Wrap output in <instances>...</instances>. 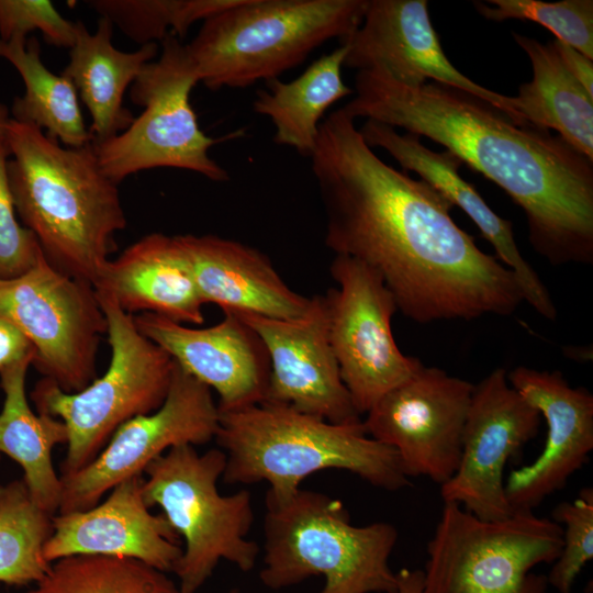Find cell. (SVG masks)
I'll use <instances>...</instances> for the list:
<instances>
[{
	"label": "cell",
	"instance_id": "cell-1",
	"mask_svg": "<svg viewBox=\"0 0 593 593\" xmlns=\"http://www.w3.org/2000/svg\"><path fill=\"white\" fill-rule=\"evenodd\" d=\"M309 158L325 245L376 270L404 316L421 324L508 316L524 302L515 275L458 226L454 205L380 159L343 107L321 122Z\"/></svg>",
	"mask_w": 593,
	"mask_h": 593
},
{
	"label": "cell",
	"instance_id": "cell-2",
	"mask_svg": "<svg viewBox=\"0 0 593 593\" xmlns=\"http://www.w3.org/2000/svg\"><path fill=\"white\" fill-rule=\"evenodd\" d=\"M343 109L427 137L494 182L526 219L534 250L552 266L593 264V161L559 135L518 125L490 103L430 81L404 86L359 70Z\"/></svg>",
	"mask_w": 593,
	"mask_h": 593
},
{
	"label": "cell",
	"instance_id": "cell-3",
	"mask_svg": "<svg viewBox=\"0 0 593 593\" xmlns=\"http://www.w3.org/2000/svg\"><path fill=\"white\" fill-rule=\"evenodd\" d=\"M8 178L23 226L49 264L92 287L126 227L118 183L101 169L93 143L66 147L11 118Z\"/></svg>",
	"mask_w": 593,
	"mask_h": 593
},
{
	"label": "cell",
	"instance_id": "cell-4",
	"mask_svg": "<svg viewBox=\"0 0 593 593\" xmlns=\"http://www.w3.org/2000/svg\"><path fill=\"white\" fill-rule=\"evenodd\" d=\"M215 439L226 456L227 484L268 483L266 500L286 502L311 474L346 470L373 486L410 485L396 451L358 423L338 424L272 402L220 412Z\"/></svg>",
	"mask_w": 593,
	"mask_h": 593
},
{
	"label": "cell",
	"instance_id": "cell-5",
	"mask_svg": "<svg viewBox=\"0 0 593 593\" xmlns=\"http://www.w3.org/2000/svg\"><path fill=\"white\" fill-rule=\"evenodd\" d=\"M368 0H238L203 21L186 45L211 90L270 81L360 25Z\"/></svg>",
	"mask_w": 593,
	"mask_h": 593
},
{
	"label": "cell",
	"instance_id": "cell-6",
	"mask_svg": "<svg viewBox=\"0 0 593 593\" xmlns=\"http://www.w3.org/2000/svg\"><path fill=\"white\" fill-rule=\"evenodd\" d=\"M261 583L271 590L323 575L318 593H398L389 559L394 525L355 526L343 502L300 489L286 502L266 500Z\"/></svg>",
	"mask_w": 593,
	"mask_h": 593
},
{
	"label": "cell",
	"instance_id": "cell-7",
	"mask_svg": "<svg viewBox=\"0 0 593 593\" xmlns=\"http://www.w3.org/2000/svg\"><path fill=\"white\" fill-rule=\"evenodd\" d=\"M96 294L111 347L107 371L79 392H65L43 378L31 393L37 413L66 425L67 451L60 475L91 462L122 424L159 409L174 376V359L137 329L134 315L109 295Z\"/></svg>",
	"mask_w": 593,
	"mask_h": 593
},
{
	"label": "cell",
	"instance_id": "cell-8",
	"mask_svg": "<svg viewBox=\"0 0 593 593\" xmlns=\"http://www.w3.org/2000/svg\"><path fill=\"white\" fill-rule=\"evenodd\" d=\"M226 456L222 449L199 454L192 445L174 447L144 470L143 494L147 506H159L183 542L174 573L181 593H195L221 560L239 570L254 569L259 555L247 539L254 522L250 493L222 495L217 480Z\"/></svg>",
	"mask_w": 593,
	"mask_h": 593
},
{
	"label": "cell",
	"instance_id": "cell-9",
	"mask_svg": "<svg viewBox=\"0 0 593 593\" xmlns=\"http://www.w3.org/2000/svg\"><path fill=\"white\" fill-rule=\"evenodd\" d=\"M562 533L533 511L484 521L444 503L427 544L422 593H547V577L532 569L558 558Z\"/></svg>",
	"mask_w": 593,
	"mask_h": 593
},
{
	"label": "cell",
	"instance_id": "cell-10",
	"mask_svg": "<svg viewBox=\"0 0 593 593\" xmlns=\"http://www.w3.org/2000/svg\"><path fill=\"white\" fill-rule=\"evenodd\" d=\"M200 82L187 47L169 34L157 59L145 65L131 87L133 103L143 112L114 137L93 144L103 172L115 183L142 170L170 167L190 170L217 182L230 179L226 169L210 157V149L244 135L208 136L198 123L190 93Z\"/></svg>",
	"mask_w": 593,
	"mask_h": 593
},
{
	"label": "cell",
	"instance_id": "cell-11",
	"mask_svg": "<svg viewBox=\"0 0 593 593\" xmlns=\"http://www.w3.org/2000/svg\"><path fill=\"white\" fill-rule=\"evenodd\" d=\"M0 317L35 351L44 378L68 393L97 378V354L107 320L93 287L55 268L44 254L24 273L0 279Z\"/></svg>",
	"mask_w": 593,
	"mask_h": 593
},
{
	"label": "cell",
	"instance_id": "cell-12",
	"mask_svg": "<svg viewBox=\"0 0 593 593\" xmlns=\"http://www.w3.org/2000/svg\"><path fill=\"white\" fill-rule=\"evenodd\" d=\"M329 272L337 288L324 294L328 339L340 378L362 415L423 363L396 345L391 321L398 306L376 270L349 256L335 255Z\"/></svg>",
	"mask_w": 593,
	"mask_h": 593
},
{
	"label": "cell",
	"instance_id": "cell-13",
	"mask_svg": "<svg viewBox=\"0 0 593 593\" xmlns=\"http://www.w3.org/2000/svg\"><path fill=\"white\" fill-rule=\"evenodd\" d=\"M219 423L212 390L175 362L170 389L159 409L122 424L91 462L60 475L57 514L93 507L108 491L143 474L152 461L174 447L209 443L215 438Z\"/></svg>",
	"mask_w": 593,
	"mask_h": 593
},
{
	"label": "cell",
	"instance_id": "cell-14",
	"mask_svg": "<svg viewBox=\"0 0 593 593\" xmlns=\"http://www.w3.org/2000/svg\"><path fill=\"white\" fill-rule=\"evenodd\" d=\"M474 384L422 366L381 396L362 421L367 434L390 447L404 473L439 485L456 472Z\"/></svg>",
	"mask_w": 593,
	"mask_h": 593
},
{
	"label": "cell",
	"instance_id": "cell-15",
	"mask_svg": "<svg viewBox=\"0 0 593 593\" xmlns=\"http://www.w3.org/2000/svg\"><path fill=\"white\" fill-rule=\"evenodd\" d=\"M540 419L539 412L508 383L504 368L474 384L457 470L440 485L444 503L458 504L484 521L511 516L504 467L536 437Z\"/></svg>",
	"mask_w": 593,
	"mask_h": 593
},
{
	"label": "cell",
	"instance_id": "cell-16",
	"mask_svg": "<svg viewBox=\"0 0 593 593\" xmlns=\"http://www.w3.org/2000/svg\"><path fill=\"white\" fill-rule=\"evenodd\" d=\"M340 44L347 46L344 66L381 70L407 87L430 79L472 94L524 125L511 97L489 90L460 72L445 55L426 0H368L360 25Z\"/></svg>",
	"mask_w": 593,
	"mask_h": 593
},
{
	"label": "cell",
	"instance_id": "cell-17",
	"mask_svg": "<svg viewBox=\"0 0 593 593\" xmlns=\"http://www.w3.org/2000/svg\"><path fill=\"white\" fill-rule=\"evenodd\" d=\"M235 315L258 335L268 354L270 374L265 401L332 423L362 421L329 344L324 295L311 296L306 312L293 320Z\"/></svg>",
	"mask_w": 593,
	"mask_h": 593
},
{
	"label": "cell",
	"instance_id": "cell-18",
	"mask_svg": "<svg viewBox=\"0 0 593 593\" xmlns=\"http://www.w3.org/2000/svg\"><path fill=\"white\" fill-rule=\"evenodd\" d=\"M137 329L186 372L219 394V411L265 401L270 365L258 335L233 313L210 327L192 328L155 313L134 316Z\"/></svg>",
	"mask_w": 593,
	"mask_h": 593
},
{
	"label": "cell",
	"instance_id": "cell-19",
	"mask_svg": "<svg viewBox=\"0 0 593 593\" xmlns=\"http://www.w3.org/2000/svg\"><path fill=\"white\" fill-rule=\"evenodd\" d=\"M507 380L548 427L539 457L513 470L504 483L513 512L533 511L588 462L593 449V395L584 388H572L559 371L517 366Z\"/></svg>",
	"mask_w": 593,
	"mask_h": 593
},
{
	"label": "cell",
	"instance_id": "cell-20",
	"mask_svg": "<svg viewBox=\"0 0 593 593\" xmlns=\"http://www.w3.org/2000/svg\"><path fill=\"white\" fill-rule=\"evenodd\" d=\"M144 475L128 478L93 507L53 516V533L43 555L47 562L78 556L139 560L174 572L183 547L163 514H153L143 494Z\"/></svg>",
	"mask_w": 593,
	"mask_h": 593
},
{
	"label": "cell",
	"instance_id": "cell-21",
	"mask_svg": "<svg viewBox=\"0 0 593 593\" xmlns=\"http://www.w3.org/2000/svg\"><path fill=\"white\" fill-rule=\"evenodd\" d=\"M365 142L389 153L404 171H414L454 206L460 208L493 246L496 258L516 277L527 302L542 317L553 321L557 309L536 270L521 254L512 222L497 215L475 187L460 176L462 161L448 150L435 152L412 134H400L387 124L366 120L359 128Z\"/></svg>",
	"mask_w": 593,
	"mask_h": 593
},
{
	"label": "cell",
	"instance_id": "cell-22",
	"mask_svg": "<svg viewBox=\"0 0 593 593\" xmlns=\"http://www.w3.org/2000/svg\"><path fill=\"white\" fill-rule=\"evenodd\" d=\"M203 303L223 312L293 320L302 316L310 298L293 291L270 259L256 248L213 234L176 235Z\"/></svg>",
	"mask_w": 593,
	"mask_h": 593
},
{
	"label": "cell",
	"instance_id": "cell-23",
	"mask_svg": "<svg viewBox=\"0 0 593 593\" xmlns=\"http://www.w3.org/2000/svg\"><path fill=\"white\" fill-rule=\"evenodd\" d=\"M93 289L126 313L148 312L202 324L203 301L189 260L175 236L148 234L102 268Z\"/></svg>",
	"mask_w": 593,
	"mask_h": 593
},
{
	"label": "cell",
	"instance_id": "cell-24",
	"mask_svg": "<svg viewBox=\"0 0 593 593\" xmlns=\"http://www.w3.org/2000/svg\"><path fill=\"white\" fill-rule=\"evenodd\" d=\"M113 24L101 18L94 33L78 21L76 41L63 75L75 86L92 123V143L101 144L125 131L133 121L123 107V96L145 65L157 57L158 45L150 43L137 51L121 52L112 44Z\"/></svg>",
	"mask_w": 593,
	"mask_h": 593
},
{
	"label": "cell",
	"instance_id": "cell-25",
	"mask_svg": "<svg viewBox=\"0 0 593 593\" xmlns=\"http://www.w3.org/2000/svg\"><path fill=\"white\" fill-rule=\"evenodd\" d=\"M35 351L0 372L4 399L0 412V452L23 470V480L33 501L51 515L58 513L61 481L54 469L52 451L67 444L66 425L59 418L34 413L30 407L25 379Z\"/></svg>",
	"mask_w": 593,
	"mask_h": 593
},
{
	"label": "cell",
	"instance_id": "cell-26",
	"mask_svg": "<svg viewBox=\"0 0 593 593\" xmlns=\"http://www.w3.org/2000/svg\"><path fill=\"white\" fill-rule=\"evenodd\" d=\"M527 54L533 79L519 86L511 105L523 124L555 130L558 135L593 161V97L570 74L552 43L513 33Z\"/></svg>",
	"mask_w": 593,
	"mask_h": 593
},
{
	"label": "cell",
	"instance_id": "cell-27",
	"mask_svg": "<svg viewBox=\"0 0 593 593\" xmlns=\"http://www.w3.org/2000/svg\"><path fill=\"white\" fill-rule=\"evenodd\" d=\"M346 55L347 46L340 44L313 61L295 79H272L266 82V89L257 91L253 110L270 119L276 144L311 156L325 112L338 100L354 93L342 77Z\"/></svg>",
	"mask_w": 593,
	"mask_h": 593
},
{
	"label": "cell",
	"instance_id": "cell-28",
	"mask_svg": "<svg viewBox=\"0 0 593 593\" xmlns=\"http://www.w3.org/2000/svg\"><path fill=\"white\" fill-rule=\"evenodd\" d=\"M0 57L18 70L25 86L24 94L13 101V120L46 130V135L66 147L92 143L75 86L65 75L46 68L35 36L0 40Z\"/></svg>",
	"mask_w": 593,
	"mask_h": 593
},
{
	"label": "cell",
	"instance_id": "cell-29",
	"mask_svg": "<svg viewBox=\"0 0 593 593\" xmlns=\"http://www.w3.org/2000/svg\"><path fill=\"white\" fill-rule=\"evenodd\" d=\"M53 516L33 501L23 479L0 484V582L35 584L46 574L43 549Z\"/></svg>",
	"mask_w": 593,
	"mask_h": 593
},
{
	"label": "cell",
	"instance_id": "cell-30",
	"mask_svg": "<svg viewBox=\"0 0 593 593\" xmlns=\"http://www.w3.org/2000/svg\"><path fill=\"white\" fill-rule=\"evenodd\" d=\"M24 593H181L167 574L139 560L78 555L51 563Z\"/></svg>",
	"mask_w": 593,
	"mask_h": 593
},
{
	"label": "cell",
	"instance_id": "cell-31",
	"mask_svg": "<svg viewBox=\"0 0 593 593\" xmlns=\"http://www.w3.org/2000/svg\"><path fill=\"white\" fill-rule=\"evenodd\" d=\"M89 7L141 46L163 41L170 33L179 40L198 21L213 13L210 0H90Z\"/></svg>",
	"mask_w": 593,
	"mask_h": 593
},
{
	"label": "cell",
	"instance_id": "cell-32",
	"mask_svg": "<svg viewBox=\"0 0 593 593\" xmlns=\"http://www.w3.org/2000/svg\"><path fill=\"white\" fill-rule=\"evenodd\" d=\"M473 4L483 18L491 21L518 19L536 22L555 34L556 40L593 59L592 0H489L474 1Z\"/></svg>",
	"mask_w": 593,
	"mask_h": 593
},
{
	"label": "cell",
	"instance_id": "cell-33",
	"mask_svg": "<svg viewBox=\"0 0 593 593\" xmlns=\"http://www.w3.org/2000/svg\"><path fill=\"white\" fill-rule=\"evenodd\" d=\"M552 521L564 528L562 548L547 581L559 593H570L578 574L593 558V490L582 489L573 501L558 504Z\"/></svg>",
	"mask_w": 593,
	"mask_h": 593
},
{
	"label": "cell",
	"instance_id": "cell-34",
	"mask_svg": "<svg viewBox=\"0 0 593 593\" xmlns=\"http://www.w3.org/2000/svg\"><path fill=\"white\" fill-rule=\"evenodd\" d=\"M40 31L46 43L71 48L77 22L65 19L47 0H0V40L25 37Z\"/></svg>",
	"mask_w": 593,
	"mask_h": 593
},
{
	"label": "cell",
	"instance_id": "cell-35",
	"mask_svg": "<svg viewBox=\"0 0 593 593\" xmlns=\"http://www.w3.org/2000/svg\"><path fill=\"white\" fill-rule=\"evenodd\" d=\"M8 146H0V279L18 277L43 254L34 234L21 225L8 178Z\"/></svg>",
	"mask_w": 593,
	"mask_h": 593
},
{
	"label": "cell",
	"instance_id": "cell-36",
	"mask_svg": "<svg viewBox=\"0 0 593 593\" xmlns=\"http://www.w3.org/2000/svg\"><path fill=\"white\" fill-rule=\"evenodd\" d=\"M34 351L27 338L11 323L0 317V372Z\"/></svg>",
	"mask_w": 593,
	"mask_h": 593
},
{
	"label": "cell",
	"instance_id": "cell-37",
	"mask_svg": "<svg viewBox=\"0 0 593 593\" xmlns=\"http://www.w3.org/2000/svg\"><path fill=\"white\" fill-rule=\"evenodd\" d=\"M551 43L570 74L593 97V59L558 40Z\"/></svg>",
	"mask_w": 593,
	"mask_h": 593
},
{
	"label": "cell",
	"instance_id": "cell-38",
	"mask_svg": "<svg viewBox=\"0 0 593 593\" xmlns=\"http://www.w3.org/2000/svg\"><path fill=\"white\" fill-rule=\"evenodd\" d=\"M398 575V593H422L423 570L401 569Z\"/></svg>",
	"mask_w": 593,
	"mask_h": 593
},
{
	"label": "cell",
	"instance_id": "cell-39",
	"mask_svg": "<svg viewBox=\"0 0 593 593\" xmlns=\"http://www.w3.org/2000/svg\"><path fill=\"white\" fill-rule=\"evenodd\" d=\"M10 120V111L0 102V146H8L7 137Z\"/></svg>",
	"mask_w": 593,
	"mask_h": 593
}]
</instances>
